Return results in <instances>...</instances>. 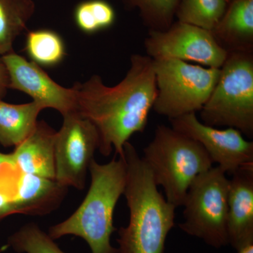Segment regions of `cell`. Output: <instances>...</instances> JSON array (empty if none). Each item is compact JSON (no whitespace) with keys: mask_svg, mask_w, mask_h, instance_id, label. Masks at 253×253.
<instances>
[{"mask_svg":"<svg viewBox=\"0 0 253 253\" xmlns=\"http://www.w3.org/2000/svg\"><path fill=\"white\" fill-rule=\"evenodd\" d=\"M56 131L44 121L11 154L18 172L55 179V139Z\"/></svg>","mask_w":253,"mask_h":253,"instance_id":"obj_14","label":"cell"},{"mask_svg":"<svg viewBox=\"0 0 253 253\" xmlns=\"http://www.w3.org/2000/svg\"><path fill=\"white\" fill-rule=\"evenodd\" d=\"M227 231L236 251L253 243V165L240 168L229 179Z\"/></svg>","mask_w":253,"mask_h":253,"instance_id":"obj_12","label":"cell"},{"mask_svg":"<svg viewBox=\"0 0 253 253\" xmlns=\"http://www.w3.org/2000/svg\"><path fill=\"white\" fill-rule=\"evenodd\" d=\"M141 158L156 184L164 189L166 200L176 208L183 206L196 176L213 165L198 141L163 125L156 127L154 138L144 148Z\"/></svg>","mask_w":253,"mask_h":253,"instance_id":"obj_4","label":"cell"},{"mask_svg":"<svg viewBox=\"0 0 253 253\" xmlns=\"http://www.w3.org/2000/svg\"><path fill=\"white\" fill-rule=\"evenodd\" d=\"M226 1H228V2H230V1H232V0H226Z\"/></svg>","mask_w":253,"mask_h":253,"instance_id":"obj_27","label":"cell"},{"mask_svg":"<svg viewBox=\"0 0 253 253\" xmlns=\"http://www.w3.org/2000/svg\"><path fill=\"white\" fill-rule=\"evenodd\" d=\"M9 75V89L23 91L43 109L50 108L62 116L77 109L76 86L66 88L60 85L47 73L33 61L16 53L1 56Z\"/></svg>","mask_w":253,"mask_h":253,"instance_id":"obj_11","label":"cell"},{"mask_svg":"<svg viewBox=\"0 0 253 253\" xmlns=\"http://www.w3.org/2000/svg\"><path fill=\"white\" fill-rule=\"evenodd\" d=\"M116 11L106 0H86L77 5L74 20L78 28L86 34H94L112 26Z\"/></svg>","mask_w":253,"mask_h":253,"instance_id":"obj_21","label":"cell"},{"mask_svg":"<svg viewBox=\"0 0 253 253\" xmlns=\"http://www.w3.org/2000/svg\"><path fill=\"white\" fill-rule=\"evenodd\" d=\"M157 94L153 109L173 119L201 111L215 86L220 68L178 59L153 60Z\"/></svg>","mask_w":253,"mask_h":253,"instance_id":"obj_6","label":"cell"},{"mask_svg":"<svg viewBox=\"0 0 253 253\" xmlns=\"http://www.w3.org/2000/svg\"><path fill=\"white\" fill-rule=\"evenodd\" d=\"M26 51L31 61L42 67L57 66L66 56V46L59 33L48 29L28 32Z\"/></svg>","mask_w":253,"mask_h":253,"instance_id":"obj_18","label":"cell"},{"mask_svg":"<svg viewBox=\"0 0 253 253\" xmlns=\"http://www.w3.org/2000/svg\"><path fill=\"white\" fill-rule=\"evenodd\" d=\"M33 0H0V57L13 52L14 41L35 14Z\"/></svg>","mask_w":253,"mask_h":253,"instance_id":"obj_17","label":"cell"},{"mask_svg":"<svg viewBox=\"0 0 253 253\" xmlns=\"http://www.w3.org/2000/svg\"><path fill=\"white\" fill-rule=\"evenodd\" d=\"M9 79L7 70L0 57V99L6 96L9 89Z\"/></svg>","mask_w":253,"mask_h":253,"instance_id":"obj_23","label":"cell"},{"mask_svg":"<svg viewBox=\"0 0 253 253\" xmlns=\"http://www.w3.org/2000/svg\"><path fill=\"white\" fill-rule=\"evenodd\" d=\"M9 245L18 253H66L36 224L23 226L9 239Z\"/></svg>","mask_w":253,"mask_h":253,"instance_id":"obj_22","label":"cell"},{"mask_svg":"<svg viewBox=\"0 0 253 253\" xmlns=\"http://www.w3.org/2000/svg\"><path fill=\"white\" fill-rule=\"evenodd\" d=\"M4 166H8L16 169L13 161L12 156L11 154H4L0 153V169ZM18 170V169H17Z\"/></svg>","mask_w":253,"mask_h":253,"instance_id":"obj_25","label":"cell"},{"mask_svg":"<svg viewBox=\"0 0 253 253\" xmlns=\"http://www.w3.org/2000/svg\"><path fill=\"white\" fill-rule=\"evenodd\" d=\"M77 109L96 128L99 150L108 156H123L124 145L137 132H143L153 109L157 88L154 61L147 55L132 54L123 81L106 85L98 75L84 83L75 84Z\"/></svg>","mask_w":253,"mask_h":253,"instance_id":"obj_1","label":"cell"},{"mask_svg":"<svg viewBox=\"0 0 253 253\" xmlns=\"http://www.w3.org/2000/svg\"><path fill=\"white\" fill-rule=\"evenodd\" d=\"M67 187L55 179L19 172L5 217L11 214H46L57 207Z\"/></svg>","mask_w":253,"mask_h":253,"instance_id":"obj_13","label":"cell"},{"mask_svg":"<svg viewBox=\"0 0 253 253\" xmlns=\"http://www.w3.org/2000/svg\"><path fill=\"white\" fill-rule=\"evenodd\" d=\"M171 127L198 141L226 174H232L240 168L253 165V142L245 139L238 129H219L201 122L196 113L169 120Z\"/></svg>","mask_w":253,"mask_h":253,"instance_id":"obj_10","label":"cell"},{"mask_svg":"<svg viewBox=\"0 0 253 253\" xmlns=\"http://www.w3.org/2000/svg\"><path fill=\"white\" fill-rule=\"evenodd\" d=\"M123 156L126 166L123 195L129 221L118 230V253H163L174 225L176 207L158 191L151 170L129 141Z\"/></svg>","mask_w":253,"mask_h":253,"instance_id":"obj_2","label":"cell"},{"mask_svg":"<svg viewBox=\"0 0 253 253\" xmlns=\"http://www.w3.org/2000/svg\"><path fill=\"white\" fill-rule=\"evenodd\" d=\"M126 9H138L149 31H163L174 23L180 0H120Z\"/></svg>","mask_w":253,"mask_h":253,"instance_id":"obj_20","label":"cell"},{"mask_svg":"<svg viewBox=\"0 0 253 253\" xmlns=\"http://www.w3.org/2000/svg\"><path fill=\"white\" fill-rule=\"evenodd\" d=\"M219 166L200 174L190 185L183 206L181 230L220 249L229 245L227 231L229 179Z\"/></svg>","mask_w":253,"mask_h":253,"instance_id":"obj_7","label":"cell"},{"mask_svg":"<svg viewBox=\"0 0 253 253\" xmlns=\"http://www.w3.org/2000/svg\"><path fill=\"white\" fill-rule=\"evenodd\" d=\"M228 4L226 0H180L175 16L178 21L212 31Z\"/></svg>","mask_w":253,"mask_h":253,"instance_id":"obj_19","label":"cell"},{"mask_svg":"<svg viewBox=\"0 0 253 253\" xmlns=\"http://www.w3.org/2000/svg\"><path fill=\"white\" fill-rule=\"evenodd\" d=\"M207 126L235 128L253 137V51H229L201 111Z\"/></svg>","mask_w":253,"mask_h":253,"instance_id":"obj_5","label":"cell"},{"mask_svg":"<svg viewBox=\"0 0 253 253\" xmlns=\"http://www.w3.org/2000/svg\"><path fill=\"white\" fill-rule=\"evenodd\" d=\"M144 47L153 60L178 59L208 68H220L228 54L211 31L178 21L166 31H149Z\"/></svg>","mask_w":253,"mask_h":253,"instance_id":"obj_9","label":"cell"},{"mask_svg":"<svg viewBox=\"0 0 253 253\" xmlns=\"http://www.w3.org/2000/svg\"><path fill=\"white\" fill-rule=\"evenodd\" d=\"M43 109L35 101L11 104L0 99V144L11 147L21 144L36 129Z\"/></svg>","mask_w":253,"mask_h":253,"instance_id":"obj_16","label":"cell"},{"mask_svg":"<svg viewBox=\"0 0 253 253\" xmlns=\"http://www.w3.org/2000/svg\"><path fill=\"white\" fill-rule=\"evenodd\" d=\"M12 196L0 187V218L5 217L6 208Z\"/></svg>","mask_w":253,"mask_h":253,"instance_id":"obj_24","label":"cell"},{"mask_svg":"<svg viewBox=\"0 0 253 253\" xmlns=\"http://www.w3.org/2000/svg\"><path fill=\"white\" fill-rule=\"evenodd\" d=\"M238 253H253V243L246 245L237 251Z\"/></svg>","mask_w":253,"mask_h":253,"instance_id":"obj_26","label":"cell"},{"mask_svg":"<svg viewBox=\"0 0 253 253\" xmlns=\"http://www.w3.org/2000/svg\"><path fill=\"white\" fill-rule=\"evenodd\" d=\"M211 32L227 52L253 51V0H232Z\"/></svg>","mask_w":253,"mask_h":253,"instance_id":"obj_15","label":"cell"},{"mask_svg":"<svg viewBox=\"0 0 253 253\" xmlns=\"http://www.w3.org/2000/svg\"><path fill=\"white\" fill-rule=\"evenodd\" d=\"M91 184L84 201L71 217L49 228L52 239L73 235L84 240L91 253H118L111 244L113 214L124 193L126 166L124 156H116L106 164L94 159L89 166Z\"/></svg>","mask_w":253,"mask_h":253,"instance_id":"obj_3","label":"cell"},{"mask_svg":"<svg viewBox=\"0 0 253 253\" xmlns=\"http://www.w3.org/2000/svg\"><path fill=\"white\" fill-rule=\"evenodd\" d=\"M55 139V180L66 187L83 190L95 151L99 149L96 128L78 111L63 116Z\"/></svg>","mask_w":253,"mask_h":253,"instance_id":"obj_8","label":"cell"}]
</instances>
